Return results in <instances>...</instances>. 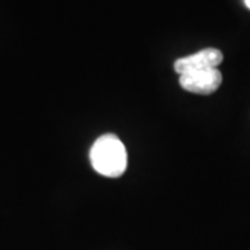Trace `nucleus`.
<instances>
[{
    "mask_svg": "<svg viewBox=\"0 0 250 250\" xmlns=\"http://www.w3.org/2000/svg\"><path fill=\"white\" fill-rule=\"evenodd\" d=\"M245 4H246V7L250 10V0H245Z\"/></svg>",
    "mask_w": 250,
    "mask_h": 250,
    "instance_id": "20e7f679",
    "label": "nucleus"
},
{
    "mask_svg": "<svg viewBox=\"0 0 250 250\" xmlns=\"http://www.w3.org/2000/svg\"><path fill=\"white\" fill-rule=\"evenodd\" d=\"M223 53L218 49L208 47V49H203L197 53L177 60L174 64V70L178 72L179 75L192 71L213 70L223 62Z\"/></svg>",
    "mask_w": 250,
    "mask_h": 250,
    "instance_id": "7ed1b4c3",
    "label": "nucleus"
},
{
    "mask_svg": "<svg viewBox=\"0 0 250 250\" xmlns=\"http://www.w3.org/2000/svg\"><path fill=\"white\" fill-rule=\"evenodd\" d=\"M223 82V75L218 68L202 70L182 74L179 78V85L190 93L197 95H210L220 88Z\"/></svg>",
    "mask_w": 250,
    "mask_h": 250,
    "instance_id": "f03ea898",
    "label": "nucleus"
},
{
    "mask_svg": "<svg viewBox=\"0 0 250 250\" xmlns=\"http://www.w3.org/2000/svg\"><path fill=\"white\" fill-rule=\"evenodd\" d=\"M90 163L96 172L107 178H118L126 170L128 156L124 143L116 135L98 138L90 149Z\"/></svg>",
    "mask_w": 250,
    "mask_h": 250,
    "instance_id": "f257e3e1",
    "label": "nucleus"
}]
</instances>
